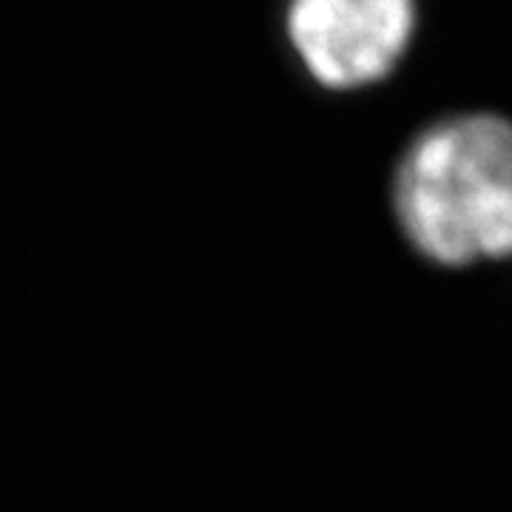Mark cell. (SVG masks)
Returning <instances> with one entry per match:
<instances>
[{
  "label": "cell",
  "mask_w": 512,
  "mask_h": 512,
  "mask_svg": "<svg viewBox=\"0 0 512 512\" xmlns=\"http://www.w3.org/2000/svg\"><path fill=\"white\" fill-rule=\"evenodd\" d=\"M390 211L407 248L444 271L512 259V120L453 111L421 126L390 177Z\"/></svg>",
  "instance_id": "6da1fadb"
},
{
  "label": "cell",
  "mask_w": 512,
  "mask_h": 512,
  "mask_svg": "<svg viewBox=\"0 0 512 512\" xmlns=\"http://www.w3.org/2000/svg\"><path fill=\"white\" fill-rule=\"evenodd\" d=\"M282 32L319 89L365 92L393 77L419 32V0H285Z\"/></svg>",
  "instance_id": "7a4b0ae2"
}]
</instances>
